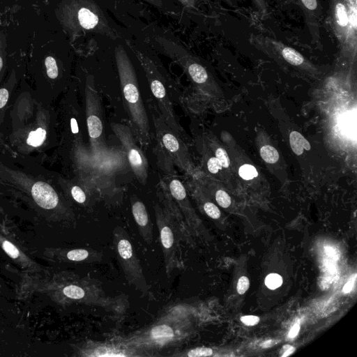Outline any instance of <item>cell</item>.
Masks as SVG:
<instances>
[{
  "label": "cell",
  "mask_w": 357,
  "mask_h": 357,
  "mask_svg": "<svg viewBox=\"0 0 357 357\" xmlns=\"http://www.w3.org/2000/svg\"><path fill=\"white\" fill-rule=\"evenodd\" d=\"M9 110L6 132L11 146L22 153L46 151L56 142V115L40 102L31 89L18 91Z\"/></svg>",
  "instance_id": "6da1fadb"
},
{
  "label": "cell",
  "mask_w": 357,
  "mask_h": 357,
  "mask_svg": "<svg viewBox=\"0 0 357 357\" xmlns=\"http://www.w3.org/2000/svg\"><path fill=\"white\" fill-rule=\"evenodd\" d=\"M190 332V323L184 310L172 309L153 324L122 338L129 346L151 356V351L183 342Z\"/></svg>",
  "instance_id": "7a4b0ae2"
},
{
  "label": "cell",
  "mask_w": 357,
  "mask_h": 357,
  "mask_svg": "<svg viewBox=\"0 0 357 357\" xmlns=\"http://www.w3.org/2000/svg\"><path fill=\"white\" fill-rule=\"evenodd\" d=\"M126 110L136 140L146 148L151 142V126L132 63L122 45L114 50Z\"/></svg>",
  "instance_id": "3957f363"
},
{
  "label": "cell",
  "mask_w": 357,
  "mask_h": 357,
  "mask_svg": "<svg viewBox=\"0 0 357 357\" xmlns=\"http://www.w3.org/2000/svg\"><path fill=\"white\" fill-rule=\"evenodd\" d=\"M150 112L155 129V154L159 167L167 176L175 175L174 166L193 176V165L182 137L165 122L157 108L150 106Z\"/></svg>",
  "instance_id": "277c9868"
},
{
  "label": "cell",
  "mask_w": 357,
  "mask_h": 357,
  "mask_svg": "<svg viewBox=\"0 0 357 357\" xmlns=\"http://www.w3.org/2000/svg\"><path fill=\"white\" fill-rule=\"evenodd\" d=\"M57 17L70 33L93 31L115 37L104 13L93 0H63Z\"/></svg>",
  "instance_id": "5b68a950"
},
{
  "label": "cell",
  "mask_w": 357,
  "mask_h": 357,
  "mask_svg": "<svg viewBox=\"0 0 357 357\" xmlns=\"http://www.w3.org/2000/svg\"><path fill=\"white\" fill-rule=\"evenodd\" d=\"M149 84L151 91L157 102L158 112L165 122L181 137L184 130L179 124L173 109V95L170 85L153 61L142 54L140 52L135 51Z\"/></svg>",
  "instance_id": "8992f818"
},
{
  "label": "cell",
  "mask_w": 357,
  "mask_h": 357,
  "mask_svg": "<svg viewBox=\"0 0 357 357\" xmlns=\"http://www.w3.org/2000/svg\"><path fill=\"white\" fill-rule=\"evenodd\" d=\"M113 246L126 279L144 295L152 296L140 261L127 231L117 226L113 229Z\"/></svg>",
  "instance_id": "52a82bcc"
},
{
  "label": "cell",
  "mask_w": 357,
  "mask_h": 357,
  "mask_svg": "<svg viewBox=\"0 0 357 357\" xmlns=\"http://www.w3.org/2000/svg\"><path fill=\"white\" fill-rule=\"evenodd\" d=\"M84 100L89 148L93 155H102L112 149L108 147L106 144L101 102L91 77H89L86 81Z\"/></svg>",
  "instance_id": "ba28073f"
},
{
  "label": "cell",
  "mask_w": 357,
  "mask_h": 357,
  "mask_svg": "<svg viewBox=\"0 0 357 357\" xmlns=\"http://www.w3.org/2000/svg\"><path fill=\"white\" fill-rule=\"evenodd\" d=\"M156 225L164 257L167 276L170 278L174 270L183 267L180 234L178 226L167 210L162 206H153Z\"/></svg>",
  "instance_id": "9c48e42d"
},
{
  "label": "cell",
  "mask_w": 357,
  "mask_h": 357,
  "mask_svg": "<svg viewBox=\"0 0 357 357\" xmlns=\"http://www.w3.org/2000/svg\"><path fill=\"white\" fill-rule=\"evenodd\" d=\"M111 128L120 141L128 165L138 181L145 184L148 178L149 162L142 150L136 144L132 129L127 125L112 123Z\"/></svg>",
  "instance_id": "30bf717a"
},
{
  "label": "cell",
  "mask_w": 357,
  "mask_h": 357,
  "mask_svg": "<svg viewBox=\"0 0 357 357\" xmlns=\"http://www.w3.org/2000/svg\"><path fill=\"white\" fill-rule=\"evenodd\" d=\"M77 356L83 357L147 356L144 352L127 344L122 336L107 340H86L75 347Z\"/></svg>",
  "instance_id": "8fae6325"
},
{
  "label": "cell",
  "mask_w": 357,
  "mask_h": 357,
  "mask_svg": "<svg viewBox=\"0 0 357 357\" xmlns=\"http://www.w3.org/2000/svg\"><path fill=\"white\" fill-rule=\"evenodd\" d=\"M165 182L171 196L183 215L188 226L190 229L196 227V215L191 206L184 184L175 176H167V181L165 180Z\"/></svg>",
  "instance_id": "7c38bea8"
},
{
  "label": "cell",
  "mask_w": 357,
  "mask_h": 357,
  "mask_svg": "<svg viewBox=\"0 0 357 357\" xmlns=\"http://www.w3.org/2000/svg\"><path fill=\"white\" fill-rule=\"evenodd\" d=\"M131 210L138 231L144 242L151 245L153 241V225L144 204L138 199L131 202Z\"/></svg>",
  "instance_id": "4fadbf2b"
},
{
  "label": "cell",
  "mask_w": 357,
  "mask_h": 357,
  "mask_svg": "<svg viewBox=\"0 0 357 357\" xmlns=\"http://www.w3.org/2000/svg\"><path fill=\"white\" fill-rule=\"evenodd\" d=\"M60 260L74 263H97L102 259L101 252L91 248L62 249L55 251Z\"/></svg>",
  "instance_id": "5bb4252c"
},
{
  "label": "cell",
  "mask_w": 357,
  "mask_h": 357,
  "mask_svg": "<svg viewBox=\"0 0 357 357\" xmlns=\"http://www.w3.org/2000/svg\"><path fill=\"white\" fill-rule=\"evenodd\" d=\"M0 246L2 250L21 267L32 272H40V266L26 256L17 246L0 235Z\"/></svg>",
  "instance_id": "9a60e30c"
},
{
  "label": "cell",
  "mask_w": 357,
  "mask_h": 357,
  "mask_svg": "<svg viewBox=\"0 0 357 357\" xmlns=\"http://www.w3.org/2000/svg\"><path fill=\"white\" fill-rule=\"evenodd\" d=\"M61 185L64 186L63 188L70 198L78 204L89 207L93 204L91 191L79 181L77 183H69Z\"/></svg>",
  "instance_id": "2e32d148"
},
{
  "label": "cell",
  "mask_w": 357,
  "mask_h": 357,
  "mask_svg": "<svg viewBox=\"0 0 357 357\" xmlns=\"http://www.w3.org/2000/svg\"><path fill=\"white\" fill-rule=\"evenodd\" d=\"M289 142L292 151L298 155H301L304 149H310L309 142L297 131H292L289 134Z\"/></svg>",
  "instance_id": "e0dca14e"
},
{
  "label": "cell",
  "mask_w": 357,
  "mask_h": 357,
  "mask_svg": "<svg viewBox=\"0 0 357 357\" xmlns=\"http://www.w3.org/2000/svg\"><path fill=\"white\" fill-rule=\"evenodd\" d=\"M17 83V75L15 70L8 79L6 84L0 87V112L4 109L10 98V91Z\"/></svg>",
  "instance_id": "ac0fdd59"
},
{
  "label": "cell",
  "mask_w": 357,
  "mask_h": 357,
  "mask_svg": "<svg viewBox=\"0 0 357 357\" xmlns=\"http://www.w3.org/2000/svg\"><path fill=\"white\" fill-rule=\"evenodd\" d=\"M261 158L269 164L275 163L279 159V153L272 146L265 145L260 149L259 151Z\"/></svg>",
  "instance_id": "d6986e66"
},
{
  "label": "cell",
  "mask_w": 357,
  "mask_h": 357,
  "mask_svg": "<svg viewBox=\"0 0 357 357\" xmlns=\"http://www.w3.org/2000/svg\"><path fill=\"white\" fill-rule=\"evenodd\" d=\"M6 36L0 31V86L6 68Z\"/></svg>",
  "instance_id": "ffe728a7"
},
{
  "label": "cell",
  "mask_w": 357,
  "mask_h": 357,
  "mask_svg": "<svg viewBox=\"0 0 357 357\" xmlns=\"http://www.w3.org/2000/svg\"><path fill=\"white\" fill-rule=\"evenodd\" d=\"M284 59L289 63L298 66L303 62V56L291 47H285L282 51Z\"/></svg>",
  "instance_id": "44dd1931"
},
{
  "label": "cell",
  "mask_w": 357,
  "mask_h": 357,
  "mask_svg": "<svg viewBox=\"0 0 357 357\" xmlns=\"http://www.w3.org/2000/svg\"><path fill=\"white\" fill-rule=\"evenodd\" d=\"M239 176L244 180H251L258 176L256 168L250 164H245L238 169Z\"/></svg>",
  "instance_id": "7402d4cb"
},
{
  "label": "cell",
  "mask_w": 357,
  "mask_h": 357,
  "mask_svg": "<svg viewBox=\"0 0 357 357\" xmlns=\"http://www.w3.org/2000/svg\"><path fill=\"white\" fill-rule=\"evenodd\" d=\"M202 208L205 213L213 219H218L220 217V211L218 206L211 202H205L202 204Z\"/></svg>",
  "instance_id": "603a6c76"
},
{
  "label": "cell",
  "mask_w": 357,
  "mask_h": 357,
  "mask_svg": "<svg viewBox=\"0 0 357 357\" xmlns=\"http://www.w3.org/2000/svg\"><path fill=\"white\" fill-rule=\"evenodd\" d=\"M282 284V277L277 273H270L265 278V284L271 289H275Z\"/></svg>",
  "instance_id": "cb8c5ba5"
},
{
  "label": "cell",
  "mask_w": 357,
  "mask_h": 357,
  "mask_svg": "<svg viewBox=\"0 0 357 357\" xmlns=\"http://www.w3.org/2000/svg\"><path fill=\"white\" fill-rule=\"evenodd\" d=\"M215 198L218 204L222 208H227L231 204V197L222 190L216 191Z\"/></svg>",
  "instance_id": "d4e9b609"
},
{
  "label": "cell",
  "mask_w": 357,
  "mask_h": 357,
  "mask_svg": "<svg viewBox=\"0 0 357 357\" xmlns=\"http://www.w3.org/2000/svg\"><path fill=\"white\" fill-rule=\"evenodd\" d=\"M336 15L339 24L342 26H346L348 23V17L346 8L343 4H337Z\"/></svg>",
  "instance_id": "484cf974"
},
{
  "label": "cell",
  "mask_w": 357,
  "mask_h": 357,
  "mask_svg": "<svg viewBox=\"0 0 357 357\" xmlns=\"http://www.w3.org/2000/svg\"><path fill=\"white\" fill-rule=\"evenodd\" d=\"M206 167L208 171L213 174H217L222 168L219 160L214 157H210L206 161Z\"/></svg>",
  "instance_id": "4316f807"
},
{
  "label": "cell",
  "mask_w": 357,
  "mask_h": 357,
  "mask_svg": "<svg viewBox=\"0 0 357 357\" xmlns=\"http://www.w3.org/2000/svg\"><path fill=\"white\" fill-rule=\"evenodd\" d=\"M215 158L219 160L222 167L227 168L229 165V159L226 151L222 148H218L215 152Z\"/></svg>",
  "instance_id": "83f0119b"
},
{
  "label": "cell",
  "mask_w": 357,
  "mask_h": 357,
  "mask_svg": "<svg viewBox=\"0 0 357 357\" xmlns=\"http://www.w3.org/2000/svg\"><path fill=\"white\" fill-rule=\"evenodd\" d=\"M250 282L247 277L242 276L241 277L237 283V291L239 294H243L249 288Z\"/></svg>",
  "instance_id": "f1b7e54d"
},
{
  "label": "cell",
  "mask_w": 357,
  "mask_h": 357,
  "mask_svg": "<svg viewBox=\"0 0 357 357\" xmlns=\"http://www.w3.org/2000/svg\"><path fill=\"white\" fill-rule=\"evenodd\" d=\"M241 321L247 326H255L259 321V318L257 316L246 315L241 317Z\"/></svg>",
  "instance_id": "f546056e"
},
{
  "label": "cell",
  "mask_w": 357,
  "mask_h": 357,
  "mask_svg": "<svg viewBox=\"0 0 357 357\" xmlns=\"http://www.w3.org/2000/svg\"><path fill=\"white\" fill-rule=\"evenodd\" d=\"M356 274H354L352 278H350V280L346 283V284L344 286L342 291L344 293H349L351 291V289L354 287L355 280H356Z\"/></svg>",
  "instance_id": "4dcf8cb0"
},
{
  "label": "cell",
  "mask_w": 357,
  "mask_h": 357,
  "mask_svg": "<svg viewBox=\"0 0 357 357\" xmlns=\"http://www.w3.org/2000/svg\"><path fill=\"white\" fill-rule=\"evenodd\" d=\"M295 351V348L291 345H284L281 349V356L285 357L289 356Z\"/></svg>",
  "instance_id": "1f68e13d"
},
{
  "label": "cell",
  "mask_w": 357,
  "mask_h": 357,
  "mask_svg": "<svg viewBox=\"0 0 357 357\" xmlns=\"http://www.w3.org/2000/svg\"><path fill=\"white\" fill-rule=\"evenodd\" d=\"M304 6L310 9V10H314L317 6V1L316 0H301Z\"/></svg>",
  "instance_id": "d6a6232c"
},
{
  "label": "cell",
  "mask_w": 357,
  "mask_h": 357,
  "mask_svg": "<svg viewBox=\"0 0 357 357\" xmlns=\"http://www.w3.org/2000/svg\"><path fill=\"white\" fill-rule=\"evenodd\" d=\"M299 330L300 324L299 322H297L291 328V331L289 333L288 337L290 338H294L298 335Z\"/></svg>",
  "instance_id": "836d02e7"
},
{
  "label": "cell",
  "mask_w": 357,
  "mask_h": 357,
  "mask_svg": "<svg viewBox=\"0 0 357 357\" xmlns=\"http://www.w3.org/2000/svg\"><path fill=\"white\" fill-rule=\"evenodd\" d=\"M277 343H278V341H274L273 340H266L264 343H262L261 344V347L263 348H267V347H270L271 346H273L274 344H275Z\"/></svg>",
  "instance_id": "e575fe53"
},
{
  "label": "cell",
  "mask_w": 357,
  "mask_h": 357,
  "mask_svg": "<svg viewBox=\"0 0 357 357\" xmlns=\"http://www.w3.org/2000/svg\"><path fill=\"white\" fill-rule=\"evenodd\" d=\"M156 6H162V0H144Z\"/></svg>",
  "instance_id": "d590c367"
},
{
  "label": "cell",
  "mask_w": 357,
  "mask_h": 357,
  "mask_svg": "<svg viewBox=\"0 0 357 357\" xmlns=\"http://www.w3.org/2000/svg\"><path fill=\"white\" fill-rule=\"evenodd\" d=\"M183 4L190 5L191 0H180Z\"/></svg>",
  "instance_id": "8d00e7d4"
}]
</instances>
